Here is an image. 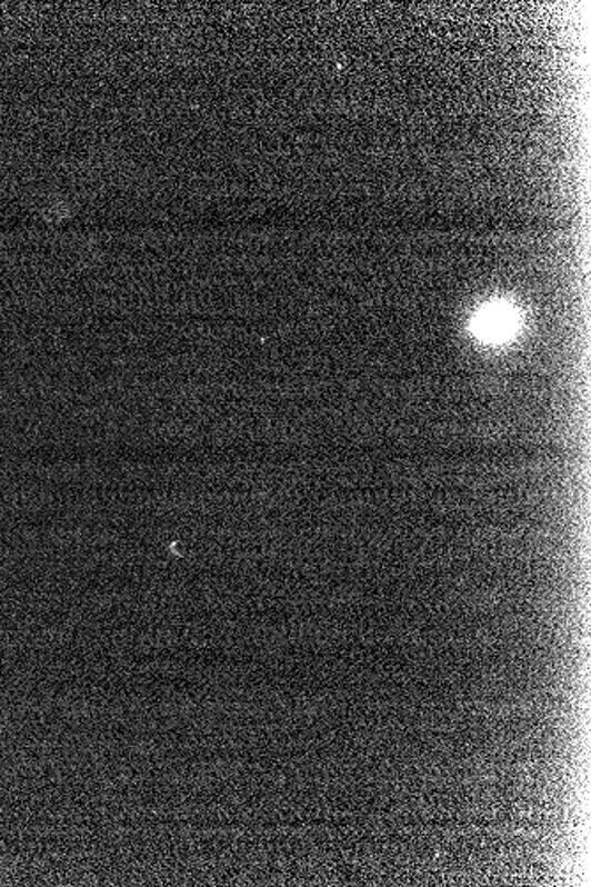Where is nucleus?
<instances>
[{"instance_id": "f257e3e1", "label": "nucleus", "mask_w": 591, "mask_h": 887, "mask_svg": "<svg viewBox=\"0 0 591 887\" xmlns=\"http://www.w3.org/2000/svg\"><path fill=\"white\" fill-rule=\"evenodd\" d=\"M519 321V312L509 301H491L474 313L471 330L485 342H503L515 333Z\"/></svg>"}]
</instances>
